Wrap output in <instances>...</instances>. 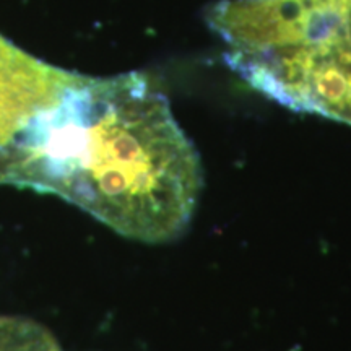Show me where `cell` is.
Masks as SVG:
<instances>
[{
  "instance_id": "6da1fadb",
  "label": "cell",
  "mask_w": 351,
  "mask_h": 351,
  "mask_svg": "<svg viewBox=\"0 0 351 351\" xmlns=\"http://www.w3.org/2000/svg\"><path fill=\"white\" fill-rule=\"evenodd\" d=\"M77 205L117 234L178 239L204 186L200 156L150 77L72 73L0 152V186Z\"/></svg>"
},
{
  "instance_id": "7a4b0ae2",
  "label": "cell",
  "mask_w": 351,
  "mask_h": 351,
  "mask_svg": "<svg viewBox=\"0 0 351 351\" xmlns=\"http://www.w3.org/2000/svg\"><path fill=\"white\" fill-rule=\"evenodd\" d=\"M65 72L16 49L0 36V152L67 85Z\"/></svg>"
},
{
  "instance_id": "3957f363",
  "label": "cell",
  "mask_w": 351,
  "mask_h": 351,
  "mask_svg": "<svg viewBox=\"0 0 351 351\" xmlns=\"http://www.w3.org/2000/svg\"><path fill=\"white\" fill-rule=\"evenodd\" d=\"M304 47L314 62L335 70L351 95V2L337 0L307 29Z\"/></svg>"
}]
</instances>
